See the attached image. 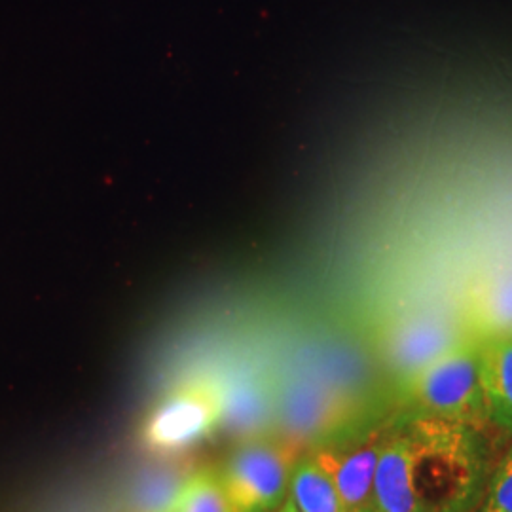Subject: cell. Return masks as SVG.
<instances>
[{
	"mask_svg": "<svg viewBox=\"0 0 512 512\" xmlns=\"http://www.w3.org/2000/svg\"><path fill=\"white\" fill-rule=\"evenodd\" d=\"M495 435L408 410L382 429L378 512H467L494 471Z\"/></svg>",
	"mask_w": 512,
	"mask_h": 512,
	"instance_id": "1",
	"label": "cell"
},
{
	"mask_svg": "<svg viewBox=\"0 0 512 512\" xmlns=\"http://www.w3.org/2000/svg\"><path fill=\"white\" fill-rule=\"evenodd\" d=\"M353 406L346 397L323 391L313 385H296L285 393L279 406L285 439L304 446L306 440L323 437L342 427Z\"/></svg>",
	"mask_w": 512,
	"mask_h": 512,
	"instance_id": "6",
	"label": "cell"
},
{
	"mask_svg": "<svg viewBox=\"0 0 512 512\" xmlns=\"http://www.w3.org/2000/svg\"><path fill=\"white\" fill-rule=\"evenodd\" d=\"M410 410L492 433L478 374V344H459L406 376ZM497 437V435H495Z\"/></svg>",
	"mask_w": 512,
	"mask_h": 512,
	"instance_id": "2",
	"label": "cell"
},
{
	"mask_svg": "<svg viewBox=\"0 0 512 512\" xmlns=\"http://www.w3.org/2000/svg\"><path fill=\"white\" fill-rule=\"evenodd\" d=\"M275 512H300L298 511V507L294 505L293 499L291 497H287L285 501H283V505L277 509Z\"/></svg>",
	"mask_w": 512,
	"mask_h": 512,
	"instance_id": "14",
	"label": "cell"
},
{
	"mask_svg": "<svg viewBox=\"0 0 512 512\" xmlns=\"http://www.w3.org/2000/svg\"><path fill=\"white\" fill-rule=\"evenodd\" d=\"M467 512H512V444L505 456L497 459L482 495Z\"/></svg>",
	"mask_w": 512,
	"mask_h": 512,
	"instance_id": "13",
	"label": "cell"
},
{
	"mask_svg": "<svg viewBox=\"0 0 512 512\" xmlns=\"http://www.w3.org/2000/svg\"><path fill=\"white\" fill-rule=\"evenodd\" d=\"M224 378L200 374L175 385L148 414L141 440L150 452L173 454L196 444L222 425Z\"/></svg>",
	"mask_w": 512,
	"mask_h": 512,
	"instance_id": "3",
	"label": "cell"
},
{
	"mask_svg": "<svg viewBox=\"0 0 512 512\" xmlns=\"http://www.w3.org/2000/svg\"><path fill=\"white\" fill-rule=\"evenodd\" d=\"M471 323L480 342L512 336V275H503L478 289L471 304Z\"/></svg>",
	"mask_w": 512,
	"mask_h": 512,
	"instance_id": "11",
	"label": "cell"
},
{
	"mask_svg": "<svg viewBox=\"0 0 512 512\" xmlns=\"http://www.w3.org/2000/svg\"><path fill=\"white\" fill-rule=\"evenodd\" d=\"M456 346L459 344L454 330L440 321L420 319L397 332L391 346V357L393 363L410 376Z\"/></svg>",
	"mask_w": 512,
	"mask_h": 512,
	"instance_id": "8",
	"label": "cell"
},
{
	"mask_svg": "<svg viewBox=\"0 0 512 512\" xmlns=\"http://www.w3.org/2000/svg\"><path fill=\"white\" fill-rule=\"evenodd\" d=\"M478 374L490 427L512 437V336L478 342Z\"/></svg>",
	"mask_w": 512,
	"mask_h": 512,
	"instance_id": "7",
	"label": "cell"
},
{
	"mask_svg": "<svg viewBox=\"0 0 512 512\" xmlns=\"http://www.w3.org/2000/svg\"><path fill=\"white\" fill-rule=\"evenodd\" d=\"M169 512H234V509L224 492L219 473L202 469L184 482Z\"/></svg>",
	"mask_w": 512,
	"mask_h": 512,
	"instance_id": "12",
	"label": "cell"
},
{
	"mask_svg": "<svg viewBox=\"0 0 512 512\" xmlns=\"http://www.w3.org/2000/svg\"><path fill=\"white\" fill-rule=\"evenodd\" d=\"M302 446L289 439L247 440L224 463L220 482L234 512H275L289 497Z\"/></svg>",
	"mask_w": 512,
	"mask_h": 512,
	"instance_id": "4",
	"label": "cell"
},
{
	"mask_svg": "<svg viewBox=\"0 0 512 512\" xmlns=\"http://www.w3.org/2000/svg\"><path fill=\"white\" fill-rule=\"evenodd\" d=\"M289 497L300 512H349L330 476L311 454H302L294 463Z\"/></svg>",
	"mask_w": 512,
	"mask_h": 512,
	"instance_id": "10",
	"label": "cell"
},
{
	"mask_svg": "<svg viewBox=\"0 0 512 512\" xmlns=\"http://www.w3.org/2000/svg\"><path fill=\"white\" fill-rule=\"evenodd\" d=\"M382 448V429L346 448L323 446L310 452L330 476L349 512H374V476Z\"/></svg>",
	"mask_w": 512,
	"mask_h": 512,
	"instance_id": "5",
	"label": "cell"
},
{
	"mask_svg": "<svg viewBox=\"0 0 512 512\" xmlns=\"http://www.w3.org/2000/svg\"><path fill=\"white\" fill-rule=\"evenodd\" d=\"M226 403L222 425L236 435H255L270 418V397L256 376L224 378Z\"/></svg>",
	"mask_w": 512,
	"mask_h": 512,
	"instance_id": "9",
	"label": "cell"
},
{
	"mask_svg": "<svg viewBox=\"0 0 512 512\" xmlns=\"http://www.w3.org/2000/svg\"><path fill=\"white\" fill-rule=\"evenodd\" d=\"M374 512H378V511H374Z\"/></svg>",
	"mask_w": 512,
	"mask_h": 512,
	"instance_id": "15",
	"label": "cell"
}]
</instances>
